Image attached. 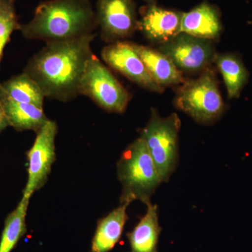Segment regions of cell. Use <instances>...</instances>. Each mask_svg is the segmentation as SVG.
<instances>
[{"mask_svg":"<svg viewBox=\"0 0 252 252\" xmlns=\"http://www.w3.org/2000/svg\"><path fill=\"white\" fill-rule=\"evenodd\" d=\"M94 33L71 40L46 43L28 61L24 72L41 88L45 97L68 102L79 94L80 81L94 55Z\"/></svg>","mask_w":252,"mask_h":252,"instance_id":"cell-1","label":"cell"},{"mask_svg":"<svg viewBox=\"0 0 252 252\" xmlns=\"http://www.w3.org/2000/svg\"><path fill=\"white\" fill-rule=\"evenodd\" d=\"M97 27L90 0H49L36 7L34 17L21 24L19 31L26 39L49 43L92 34Z\"/></svg>","mask_w":252,"mask_h":252,"instance_id":"cell-2","label":"cell"},{"mask_svg":"<svg viewBox=\"0 0 252 252\" xmlns=\"http://www.w3.org/2000/svg\"><path fill=\"white\" fill-rule=\"evenodd\" d=\"M117 176L122 186L121 204L140 200L146 205L162 181L155 164L141 137L122 152L117 162Z\"/></svg>","mask_w":252,"mask_h":252,"instance_id":"cell-3","label":"cell"},{"mask_svg":"<svg viewBox=\"0 0 252 252\" xmlns=\"http://www.w3.org/2000/svg\"><path fill=\"white\" fill-rule=\"evenodd\" d=\"M180 127V119L175 113L162 118L152 109L149 122L140 131L162 182H168L178 164Z\"/></svg>","mask_w":252,"mask_h":252,"instance_id":"cell-4","label":"cell"},{"mask_svg":"<svg viewBox=\"0 0 252 252\" xmlns=\"http://www.w3.org/2000/svg\"><path fill=\"white\" fill-rule=\"evenodd\" d=\"M176 107L200 124L217 121L225 111L215 73L206 69L196 79L186 81L178 89Z\"/></svg>","mask_w":252,"mask_h":252,"instance_id":"cell-5","label":"cell"},{"mask_svg":"<svg viewBox=\"0 0 252 252\" xmlns=\"http://www.w3.org/2000/svg\"><path fill=\"white\" fill-rule=\"evenodd\" d=\"M79 94L90 97L107 112L117 114L125 112L130 98L125 88L94 54L81 77Z\"/></svg>","mask_w":252,"mask_h":252,"instance_id":"cell-6","label":"cell"},{"mask_svg":"<svg viewBox=\"0 0 252 252\" xmlns=\"http://www.w3.org/2000/svg\"><path fill=\"white\" fill-rule=\"evenodd\" d=\"M57 132V124L50 119L36 132L35 141L27 152L28 177L23 196L31 198L34 192L46 185L56 159L55 142Z\"/></svg>","mask_w":252,"mask_h":252,"instance_id":"cell-7","label":"cell"},{"mask_svg":"<svg viewBox=\"0 0 252 252\" xmlns=\"http://www.w3.org/2000/svg\"><path fill=\"white\" fill-rule=\"evenodd\" d=\"M96 16L101 37L110 44L130 37L138 29L133 0H98Z\"/></svg>","mask_w":252,"mask_h":252,"instance_id":"cell-8","label":"cell"},{"mask_svg":"<svg viewBox=\"0 0 252 252\" xmlns=\"http://www.w3.org/2000/svg\"><path fill=\"white\" fill-rule=\"evenodd\" d=\"M159 51L170 58L181 72H203L215 56L212 41L184 32L160 44Z\"/></svg>","mask_w":252,"mask_h":252,"instance_id":"cell-9","label":"cell"},{"mask_svg":"<svg viewBox=\"0 0 252 252\" xmlns=\"http://www.w3.org/2000/svg\"><path fill=\"white\" fill-rule=\"evenodd\" d=\"M102 59L109 66L137 85L154 92L161 93L158 85L132 46V42L120 41L106 46L101 53Z\"/></svg>","mask_w":252,"mask_h":252,"instance_id":"cell-10","label":"cell"},{"mask_svg":"<svg viewBox=\"0 0 252 252\" xmlns=\"http://www.w3.org/2000/svg\"><path fill=\"white\" fill-rule=\"evenodd\" d=\"M182 14L150 4L138 21V29L149 40L164 44L181 33Z\"/></svg>","mask_w":252,"mask_h":252,"instance_id":"cell-11","label":"cell"},{"mask_svg":"<svg viewBox=\"0 0 252 252\" xmlns=\"http://www.w3.org/2000/svg\"><path fill=\"white\" fill-rule=\"evenodd\" d=\"M221 31L218 11L208 3H203L182 14L181 32L213 41L220 36Z\"/></svg>","mask_w":252,"mask_h":252,"instance_id":"cell-12","label":"cell"},{"mask_svg":"<svg viewBox=\"0 0 252 252\" xmlns=\"http://www.w3.org/2000/svg\"><path fill=\"white\" fill-rule=\"evenodd\" d=\"M132 46L142 60L154 81L161 86L175 85L183 81V76L170 58L159 50L132 43Z\"/></svg>","mask_w":252,"mask_h":252,"instance_id":"cell-13","label":"cell"},{"mask_svg":"<svg viewBox=\"0 0 252 252\" xmlns=\"http://www.w3.org/2000/svg\"><path fill=\"white\" fill-rule=\"evenodd\" d=\"M127 207V204H121V206L98 220L91 243V252H109L119 243L128 220L126 213Z\"/></svg>","mask_w":252,"mask_h":252,"instance_id":"cell-14","label":"cell"},{"mask_svg":"<svg viewBox=\"0 0 252 252\" xmlns=\"http://www.w3.org/2000/svg\"><path fill=\"white\" fill-rule=\"evenodd\" d=\"M147 210L135 228L127 233L130 244L127 252H158V244L161 228L158 223V213L157 205L149 203Z\"/></svg>","mask_w":252,"mask_h":252,"instance_id":"cell-15","label":"cell"},{"mask_svg":"<svg viewBox=\"0 0 252 252\" xmlns=\"http://www.w3.org/2000/svg\"><path fill=\"white\" fill-rule=\"evenodd\" d=\"M0 107L9 125L18 131L34 130L36 132L49 120L44 109L33 104L1 98Z\"/></svg>","mask_w":252,"mask_h":252,"instance_id":"cell-16","label":"cell"},{"mask_svg":"<svg viewBox=\"0 0 252 252\" xmlns=\"http://www.w3.org/2000/svg\"><path fill=\"white\" fill-rule=\"evenodd\" d=\"M1 98L12 99L43 108L45 95L36 81L23 72L1 83Z\"/></svg>","mask_w":252,"mask_h":252,"instance_id":"cell-17","label":"cell"},{"mask_svg":"<svg viewBox=\"0 0 252 252\" xmlns=\"http://www.w3.org/2000/svg\"><path fill=\"white\" fill-rule=\"evenodd\" d=\"M214 61L223 77L229 98L238 97L248 81L249 73L235 54L215 55Z\"/></svg>","mask_w":252,"mask_h":252,"instance_id":"cell-18","label":"cell"},{"mask_svg":"<svg viewBox=\"0 0 252 252\" xmlns=\"http://www.w3.org/2000/svg\"><path fill=\"white\" fill-rule=\"evenodd\" d=\"M30 199L23 196L16 209L6 217L0 240V252H11L27 232L26 215Z\"/></svg>","mask_w":252,"mask_h":252,"instance_id":"cell-19","label":"cell"},{"mask_svg":"<svg viewBox=\"0 0 252 252\" xmlns=\"http://www.w3.org/2000/svg\"><path fill=\"white\" fill-rule=\"evenodd\" d=\"M16 0H0V63L3 57L5 46L10 41L11 34L19 31L16 8ZM1 96V83L0 82V97Z\"/></svg>","mask_w":252,"mask_h":252,"instance_id":"cell-20","label":"cell"},{"mask_svg":"<svg viewBox=\"0 0 252 252\" xmlns=\"http://www.w3.org/2000/svg\"><path fill=\"white\" fill-rule=\"evenodd\" d=\"M9 126V123H8L6 116H5L2 109L0 107V132H2Z\"/></svg>","mask_w":252,"mask_h":252,"instance_id":"cell-21","label":"cell"},{"mask_svg":"<svg viewBox=\"0 0 252 252\" xmlns=\"http://www.w3.org/2000/svg\"><path fill=\"white\" fill-rule=\"evenodd\" d=\"M145 1H147V2L149 3V4H154L156 0H145Z\"/></svg>","mask_w":252,"mask_h":252,"instance_id":"cell-22","label":"cell"}]
</instances>
